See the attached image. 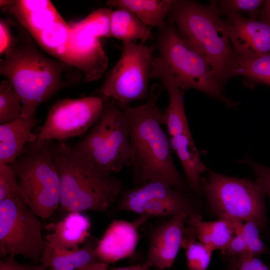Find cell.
Masks as SVG:
<instances>
[{
  "label": "cell",
  "mask_w": 270,
  "mask_h": 270,
  "mask_svg": "<svg viewBox=\"0 0 270 270\" xmlns=\"http://www.w3.org/2000/svg\"><path fill=\"white\" fill-rule=\"evenodd\" d=\"M111 37L124 42L140 40L143 42L152 38L150 28L131 12L124 8L113 10L110 22Z\"/></svg>",
  "instance_id": "d4e9b609"
},
{
  "label": "cell",
  "mask_w": 270,
  "mask_h": 270,
  "mask_svg": "<svg viewBox=\"0 0 270 270\" xmlns=\"http://www.w3.org/2000/svg\"><path fill=\"white\" fill-rule=\"evenodd\" d=\"M186 224L193 228L199 242L222 253L244 222L224 218L206 222L200 214H196L188 216Z\"/></svg>",
  "instance_id": "ffe728a7"
},
{
  "label": "cell",
  "mask_w": 270,
  "mask_h": 270,
  "mask_svg": "<svg viewBox=\"0 0 270 270\" xmlns=\"http://www.w3.org/2000/svg\"><path fill=\"white\" fill-rule=\"evenodd\" d=\"M154 60L152 49L144 43H123L121 56L99 88V96L111 100L122 110L146 98Z\"/></svg>",
  "instance_id": "9c48e42d"
},
{
  "label": "cell",
  "mask_w": 270,
  "mask_h": 270,
  "mask_svg": "<svg viewBox=\"0 0 270 270\" xmlns=\"http://www.w3.org/2000/svg\"><path fill=\"white\" fill-rule=\"evenodd\" d=\"M68 50L72 67L80 72L84 81L101 78L108 68V58L100 38L70 28Z\"/></svg>",
  "instance_id": "2e32d148"
},
{
  "label": "cell",
  "mask_w": 270,
  "mask_h": 270,
  "mask_svg": "<svg viewBox=\"0 0 270 270\" xmlns=\"http://www.w3.org/2000/svg\"><path fill=\"white\" fill-rule=\"evenodd\" d=\"M260 230L258 224L252 220L243 224L240 233L250 255L258 257L267 252V247L260 237Z\"/></svg>",
  "instance_id": "4dcf8cb0"
},
{
  "label": "cell",
  "mask_w": 270,
  "mask_h": 270,
  "mask_svg": "<svg viewBox=\"0 0 270 270\" xmlns=\"http://www.w3.org/2000/svg\"><path fill=\"white\" fill-rule=\"evenodd\" d=\"M10 29L6 22H0V54H3L12 46L14 42Z\"/></svg>",
  "instance_id": "8d00e7d4"
},
{
  "label": "cell",
  "mask_w": 270,
  "mask_h": 270,
  "mask_svg": "<svg viewBox=\"0 0 270 270\" xmlns=\"http://www.w3.org/2000/svg\"><path fill=\"white\" fill-rule=\"evenodd\" d=\"M196 234L192 227H185L182 247L186 249L189 270H206L214 251L208 246L197 242Z\"/></svg>",
  "instance_id": "83f0119b"
},
{
  "label": "cell",
  "mask_w": 270,
  "mask_h": 270,
  "mask_svg": "<svg viewBox=\"0 0 270 270\" xmlns=\"http://www.w3.org/2000/svg\"><path fill=\"white\" fill-rule=\"evenodd\" d=\"M169 138L172 152L181 164L188 186L196 194H200L201 176L208 169L200 159L192 134Z\"/></svg>",
  "instance_id": "44dd1931"
},
{
  "label": "cell",
  "mask_w": 270,
  "mask_h": 270,
  "mask_svg": "<svg viewBox=\"0 0 270 270\" xmlns=\"http://www.w3.org/2000/svg\"><path fill=\"white\" fill-rule=\"evenodd\" d=\"M244 77L246 84L261 83L270 86V52L250 58L238 56L230 73V78Z\"/></svg>",
  "instance_id": "4316f807"
},
{
  "label": "cell",
  "mask_w": 270,
  "mask_h": 270,
  "mask_svg": "<svg viewBox=\"0 0 270 270\" xmlns=\"http://www.w3.org/2000/svg\"><path fill=\"white\" fill-rule=\"evenodd\" d=\"M261 21L270 25V0H265L261 10Z\"/></svg>",
  "instance_id": "74e56055"
},
{
  "label": "cell",
  "mask_w": 270,
  "mask_h": 270,
  "mask_svg": "<svg viewBox=\"0 0 270 270\" xmlns=\"http://www.w3.org/2000/svg\"><path fill=\"white\" fill-rule=\"evenodd\" d=\"M113 10L110 8H99L83 20L69 24L70 29L98 38L111 37L110 17Z\"/></svg>",
  "instance_id": "f1b7e54d"
},
{
  "label": "cell",
  "mask_w": 270,
  "mask_h": 270,
  "mask_svg": "<svg viewBox=\"0 0 270 270\" xmlns=\"http://www.w3.org/2000/svg\"><path fill=\"white\" fill-rule=\"evenodd\" d=\"M171 21L185 40L208 62L224 86L238 56L229 38V22L220 16L216 0L202 4L189 0H175Z\"/></svg>",
  "instance_id": "277c9868"
},
{
  "label": "cell",
  "mask_w": 270,
  "mask_h": 270,
  "mask_svg": "<svg viewBox=\"0 0 270 270\" xmlns=\"http://www.w3.org/2000/svg\"><path fill=\"white\" fill-rule=\"evenodd\" d=\"M72 146L105 175L112 176L130 166V128L124 111L113 100H104L98 121Z\"/></svg>",
  "instance_id": "52a82bcc"
},
{
  "label": "cell",
  "mask_w": 270,
  "mask_h": 270,
  "mask_svg": "<svg viewBox=\"0 0 270 270\" xmlns=\"http://www.w3.org/2000/svg\"><path fill=\"white\" fill-rule=\"evenodd\" d=\"M104 104V100L99 96L56 102L50 109L38 139L64 141L85 134L98 120Z\"/></svg>",
  "instance_id": "7c38bea8"
},
{
  "label": "cell",
  "mask_w": 270,
  "mask_h": 270,
  "mask_svg": "<svg viewBox=\"0 0 270 270\" xmlns=\"http://www.w3.org/2000/svg\"><path fill=\"white\" fill-rule=\"evenodd\" d=\"M96 246L86 244L78 249L62 250L47 245L39 261L50 270H80L100 262Z\"/></svg>",
  "instance_id": "7402d4cb"
},
{
  "label": "cell",
  "mask_w": 270,
  "mask_h": 270,
  "mask_svg": "<svg viewBox=\"0 0 270 270\" xmlns=\"http://www.w3.org/2000/svg\"><path fill=\"white\" fill-rule=\"evenodd\" d=\"M52 153L60 178L62 210L104 212L120 196L122 181L113 175L102 173L72 146L58 141L52 144Z\"/></svg>",
  "instance_id": "3957f363"
},
{
  "label": "cell",
  "mask_w": 270,
  "mask_h": 270,
  "mask_svg": "<svg viewBox=\"0 0 270 270\" xmlns=\"http://www.w3.org/2000/svg\"><path fill=\"white\" fill-rule=\"evenodd\" d=\"M118 210L134 212L150 217L170 216L181 213L188 216L199 214L198 208L189 193L177 190L160 180L122 190Z\"/></svg>",
  "instance_id": "8fae6325"
},
{
  "label": "cell",
  "mask_w": 270,
  "mask_h": 270,
  "mask_svg": "<svg viewBox=\"0 0 270 270\" xmlns=\"http://www.w3.org/2000/svg\"><path fill=\"white\" fill-rule=\"evenodd\" d=\"M155 90L152 88L144 104L122 110L129 124L133 182L138 186L160 180L189 193L174 162L169 136L162 127V111L156 103L159 94Z\"/></svg>",
  "instance_id": "6da1fadb"
},
{
  "label": "cell",
  "mask_w": 270,
  "mask_h": 270,
  "mask_svg": "<svg viewBox=\"0 0 270 270\" xmlns=\"http://www.w3.org/2000/svg\"><path fill=\"white\" fill-rule=\"evenodd\" d=\"M201 177L202 193L219 218L246 222L252 220L261 229L266 217L264 195L250 180L238 178L208 170Z\"/></svg>",
  "instance_id": "ba28073f"
},
{
  "label": "cell",
  "mask_w": 270,
  "mask_h": 270,
  "mask_svg": "<svg viewBox=\"0 0 270 270\" xmlns=\"http://www.w3.org/2000/svg\"><path fill=\"white\" fill-rule=\"evenodd\" d=\"M38 218L22 198L0 201V257L21 256L40 260L48 243Z\"/></svg>",
  "instance_id": "30bf717a"
},
{
  "label": "cell",
  "mask_w": 270,
  "mask_h": 270,
  "mask_svg": "<svg viewBox=\"0 0 270 270\" xmlns=\"http://www.w3.org/2000/svg\"><path fill=\"white\" fill-rule=\"evenodd\" d=\"M6 6L34 38L62 18L48 0H13Z\"/></svg>",
  "instance_id": "d6986e66"
},
{
  "label": "cell",
  "mask_w": 270,
  "mask_h": 270,
  "mask_svg": "<svg viewBox=\"0 0 270 270\" xmlns=\"http://www.w3.org/2000/svg\"><path fill=\"white\" fill-rule=\"evenodd\" d=\"M22 198L15 172L9 164H0V201Z\"/></svg>",
  "instance_id": "d6a6232c"
},
{
  "label": "cell",
  "mask_w": 270,
  "mask_h": 270,
  "mask_svg": "<svg viewBox=\"0 0 270 270\" xmlns=\"http://www.w3.org/2000/svg\"><path fill=\"white\" fill-rule=\"evenodd\" d=\"M228 270H270V269L258 256L244 254L230 260Z\"/></svg>",
  "instance_id": "e575fe53"
},
{
  "label": "cell",
  "mask_w": 270,
  "mask_h": 270,
  "mask_svg": "<svg viewBox=\"0 0 270 270\" xmlns=\"http://www.w3.org/2000/svg\"><path fill=\"white\" fill-rule=\"evenodd\" d=\"M90 222L88 218L81 212H70L56 224L50 223V230L45 238L48 245L62 250L78 249L90 236Z\"/></svg>",
  "instance_id": "ac0fdd59"
},
{
  "label": "cell",
  "mask_w": 270,
  "mask_h": 270,
  "mask_svg": "<svg viewBox=\"0 0 270 270\" xmlns=\"http://www.w3.org/2000/svg\"></svg>",
  "instance_id": "7bdbcfd3"
},
{
  "label": "cell",
  "mask_w": 270,
  "mask_h": 270,
  "mask_svg": "<svg viewBox=\"0 0 270 270\" xmlns=\"http://www.w3.org/2000/svg\"><path fill=\"white\" fill-rule=\"evenodd\" d=\"M162 82L168 90L169 102L166 110L162 112L161 121L166 128L168 136L191 134L184 106L185 92L168 80Z\"/></svg>",
  "instance_id": "cb8c5ba5"
},
{
  "label": "cell",
  "mask_w": 270,
  "mask_h": 270,
  "mask_svg": "<svg viewBox=\"0 0 270 270\" xmlns=\"http://www.w3.org/2000/svg\"><path fill=\"white\" fill-rule=\"evenodd\" d=\"M175 0H110V7L127 10L136 16L146 26L160 30L166 24L165 18Z\"/></svg>",
  "instance_id": "603a6c76"
},
{
  "label": "cell",
  "mask_w": 270,
  "mask_h": 270,
  "mask_svg": "<svg viewBox=\"0 0 270 270\" xmlns=\"http://www.w3.org/2000/svg\"><path fill=\"white\" fill-rule=\"evenodd\" d=\"M70 33V26L62 17L44 29L34 40L49 54L72 66L68 50Z\"/></svg>",
  "instance_id": "484cf974"
},
{
  "label": "cell",
  "mask_w": 270,
  "mask_h": 270,
  "mask_svg": "<svg viewBox=\"0 0 270 270\" xmlns=\"http://www.w3.org/2000/svg\"><path fill=\"white\" fill-rule=\"evenodd\" d=\"M149 267L144 262L142 264H138L134 266H122V267H113L110 270H150Z\"/></svg>",
  "instance_id": "f35d334b"
},
{
  "label": "cell",
  "mask_w": 270,
  "mask_h": 270,
  "mask_svg": "<svg viewBox=\"0 0 270 270\" xmlns=\"http://www.w3.org/2000/svg\"></svg>",
  "instance_id": "b9f144b4"
},
{
  "label": "cell",
  "mask_w": 270,
  "mask_h": 270,
  "mask_svg": "<svg viewBox=\"0 0 270 270\" xmlns=\"http://www.w3.org/2000/svg\"><path fill=\"white\" fill-rule=\"evenodd\" d=\"M188 218L184 213L176 215L152 231L148 256L144 262L149 267L163 270L173 264L182 247Z\"/></svg>",
  "instance_id": "4fadbf2b"
},
{
  "label": "cell",
  "mask_w": 270,
  "mask_h": 270,
  "mask_svg": "<svg viewBox=\"0 0 270 270\" xmlns=\"http://www.w3.org/2000/svg\"><path fill=\"white\" fill-rule=\"evenodd\" d=\"M72 68L46 56L30 38L14 40L0 62V75L11 83L22 100L23 117L34 115L42 104L77 82L70 76Z\"/></svg>",
  "instance_id": "7a4b0ae2"
},
{
  "label": "cell",
  "mask_w": 270,
  "mask_h": 270,
  "mask_svg": "<svg viewBox=\"0 0 270 270\" xmlns=\"http://www.w3.org/2000/svg\"><path fill=\"white\" fill-rule=\"evenodd\" d=\"M240 162L247 164L252 168L256 177V184L262 194L270 198V168L258 163L248 157Z\"/></svg>",
  "instance_id": "836d02e7"
},
{
  "label": "cell",
  "mask_w": 270,
  "mask_h": 270,
  "mask_svg": "<svg viewBox=\"0 0 270 270\" xmlns=\"http://www.w3.org/2000/svg\"><path fill=\"white\" fill-rule=\"evenodd\" d=\"M150 218L140 216L132 222L112 221L96 244L100 260L109 264L133 255L139 240L138 229Z\"/></svg>",
  "instance_id": "5bb4252c"
},
{
  "label": "cell",
  "mask_w": 270,
  "mask_h": 270,
  "mask_svg": "<svg viewBox=\"0 0 270 270\" xmlns=\"http://www.w3.org/2000/svg\"><path fill=\"white\" fill-rule=\"evenodd\" d=\"M22 110V100L7 80L0 84V124L13 122L21 116Z\"/></svg>",
  "instance_id": "f546056e"
},
{
  "label": "cell",
  "mask_w": 270,
  "mask_h": 270,
  "mask_svg": "<svg viewBox=\"0 0 270 270\" xmlns=\"http://www.w3.org/2000/svg\"><path fill=\"white\" fill-rule=\"evenodd\" d=\"M265 0H222L217 2L220 14L245 12L249 18L256 20V16Z\"/></svg>",
  "instance_id": "1f68e13d"
},
{
  "label": "cell",
  "mask_w": 270,
  "mask_h": 270,
  "mask_svg": "<svg viewBox=\"0 0 270 270\" xmlns=\"http://www.w3.org/2000/svg\"><path fill=\"white\" fill-rule=\"evenodd\" d=\"M229 38L236 54L250 58L270 52V25L238 14L228 15Z\"/></svg>",
  "instance_id": "9a60e30c"
},
{
  "label": "cell",
  "mask_w": 270,
  "mask_h": 270,
  "mask_svg": "<svg viewBox=\"0 0 270 270\" xmlns=\"http://www.w3.org/2000/svg\"><path fill=\"white\" fill-rule=\"evenodd\" d=\"M13 2V0H0V5L1 6H6L10 4Z\"/></svg>",
  "instance_id": "60d3db41"
},
{
  "label": "cell",
  "mask_w": 270,
  "mask_h": 270,
  "mask_svg": "<svg viewBox=\"0 0 270 270\" xmlns=\"http://www.w3.org/2000/svg\"><path fill=\"white\" fill-rule=\"evenodd\" d=\"M158 54L154 58L151 78L168 80L186 92L194 88L218 99L228 107L239 104L227 98L208 62L182 38L171 21L160 30Z\"/></svg>",
  "instance_id": "5b68a950"
},
{
  "label": "cell",
  "mask_w": 270,
  "mask_h": 270,
  "mask_svg": "<svg viewBox=\"0 0 270 270\" xmlns=\"http://www.w3.org/2000/svg\"><path fill=\"white\" fill-rule=\"evenodd\" d=\"M39 122L34 114L0 124V164L14 162L28 144L38 140V134L32 131Z\"/></svg>",
  "instance_id": "e0dca14e"
},
{
  "label": "cell",
  "mask_w": 270,
  "mask_h": 270,
  "mask_svg": "<svg viewBox=\"0 0 270 270\" xmlns=\"http://www.w3.org/2000/svg\"><path fill=\"white\" fill-rule=\"evenodd\" d=\"M48 267L41 263L38 265H28L16 261L14 256H7L0 260V270H48Z\"/></svg>",
  "instance_id": "d590c367"
},
{
  "label": "cell",
  "mask_w": 270,
  "mask_h": 270,
  "mask_svg": "<svg viewBox=\"0 0 270 270\" xmlns=\"http://www.w3.org/2000/svg\"><path fill=\"white\" fill-rule=\"evenodd\" d=\"M109 264L102 262H99L84 268L80 270H110L108 268Z\"/></svg>",
  "instance_id": "ab89813d"
},
{
  "label": "cell",
  "mask_w": 270,
  "mask_h": 270,
  "mask_svg": "<svg viewBox=\"0 0 270 270\" xmlns=\"http://www.w3.org/2000/svg\"><path fill=\"white\" fill-rule=\"evenodd\" d=\"M52 140L28 144L22 154L9 164L14 170L22 198L39 218L46 219L60 206V180Z\"/></svg>",
  "instance_id": "8992f818"
}]
</instances>
